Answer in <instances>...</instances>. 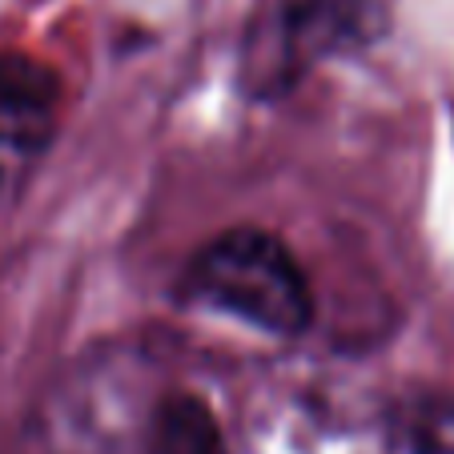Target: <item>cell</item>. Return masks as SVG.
Returning <instances> with one entry per match:
<instances>
[{
	"label": "cell",
	"mask_w": 454,
	"mask_h": 454,
	"mask_svg": "<svg viewBox=\"0 0 454 454\" xmlns=\"http://www.w3.org/2000/svg\"><path fill=\"white\" fill-rule=\"evenodd\" d=\"M4 173H9V157H0V193H4Z\"/></svg>",
	"instance_id": "8992f818"
},
{
	"label": "cell",
	"mask_w": 454,
	"mask_h": 454,
	"mask_svg": "<svg viewBox=\"0 0 454 454\" xmlns=\"http://www.w3.org/2000/svg\"><path fill=\"white\" fill-rule=\"evenodd\" d=\"M60 113V77L25 57L0 52V157H36Z\"/></svg>",
	"instance_id": "277c9868"
},
{
	"label": "cell",
	"mask_w": 454,
	"mask_h": 454,
	"mask_svg": "<svg viewBox=\"0 0 454 454\" xmlns=\"http://www.w3.org/2000/svg\"><path fill=\"white\" fill-rule=\"evenodd\" d=\"M181 290L193 306L270 338H298L314 322V290L301 262L278 233L257 225L209 238L189 262Z\"/></svg>",
	"instance_id": "7a4b0ae2"
},
{
	"label": "cell",
	"mask_w": 454,
	"mask_h": 454,
	"mask_svg": "<svg viewBox=\"0 0 454 454\" xmlns=\"http://www.w3.org/2000/svg\"><path fill=\"white\" fill-rule=\"evenodd\" d=\"M9 454H225V427L153 350L121 342L65 370Z\"/></svg>",
	"instance_id": "6da1fadb"
},
{
	"label": "cell",
	"mask_w": 454,
	"mask_h": 454,
	"mask_svg": "<svg viewBox=\"0 0 454 454\" xmlns=\"http://www.w3.org/2000/svg\"><path fill=\"white\" fill-rule=\"evenodd\" d=\"M390 427L406 454H454V398L414 395L390 414Z\"/></svg>",
	"instance_id": "5b68a950"
},
{
	"label": "cell",
	"mask_w": 454,
	"mask_h": 454,
	"mask_svg": "<svg viewBox=\"0 0 454 454\" xmlns=\"http://www.w3.org/2000/svg\"><path fill=\"white\" fill-rule=\"evenodd\" d=\"M382 25L378 0H290L246 57L249 89L257 97L286 93L317 60L366 49Z\"/></svg>",
	"instance_id": "3957f363"
}]
</instances>
